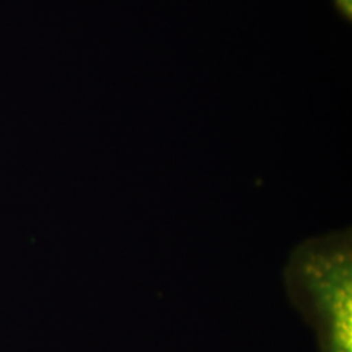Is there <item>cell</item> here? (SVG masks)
I'll use <instances>...</instances> for the list:
<instances>
[{
    "label": "cell",
    "mask_w": 352,
    "mask_h": 352,
    "mask_svg": "<svg viewBox=\"0 0 352 352\" xmlns=\"http://www.w3.org/2000/svg\"><path fill=\"white\" fill-rule=\"evenodd\" d=\"M286 282L289 295L324 320L327 352H352L350 234L333 232L302 243L292 253Z\"/></svg>",
    "instance_id": "6da1fadb"
},
{
    "label": "cell",
    "mask_w": 352,
    "mask_h": 352,
    "mask_svg": "<svg viewBox=\"0 0 352 352\" xmlns=\"http://www.w3.org/2000/svg\"><path fill=\"white\" fill-rule=\"evenodd\" d=\"M333 4L336 7V11L340 13V17L351 23L352 0H333Z\"/></svg>",
    "instance_id": "7a4b0ae2"
}]
</instances>
